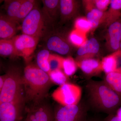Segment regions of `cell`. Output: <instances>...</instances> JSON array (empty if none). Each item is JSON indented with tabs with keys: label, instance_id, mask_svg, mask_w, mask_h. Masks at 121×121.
<instances>
[{
	"label": "cell",
	"instance_id": "obj_1",
	"mask_svg": "<svg viewBox=\"0 0 121 121\" xmlns=\"http://www.w3.org/2000/svg\"><path fill=\"white\" fill-rule=\"evenodd\" d=\"M23 84L25 105L27 107L45 100L54 83L47 73L37 66L28 65L24 69Z\"/></svg>",
	"mask_w": 121,
	"mask_h": 121
},
{
	"label": "cell",
	"instance_id": "obj_2",
	"mask_svg": "<svg viewBox=\"0 0 121 121\" xmlns=\"http://www.w3.org/2000/svg\"><path fill=\"white\" fill-rule=\"evenodd\" d=\"M86 90L89 105L96 111L108 115L114 114L121 106V96L103 80H89L86 85Z\"/></svg>",
	"mask_w": 121,
	"mask_h": 121
},
{
	"label": "cell",
	"instance_id": "obj_3",
	"mask_svg": "<svg viewBox=\"0 0 121 121\" xmlns=\"http://www.w3.org/2000/svg\"><path fill=\"white\" fill-rule=\"evenodd\" d=\"M3 76L4 80L0 93V104L25 101L23 74L17 68L12 66Z\"/></svg>",
	"mask_w": 121,
	"mask_h": 121
},
{
	"label": "cell",
	"instance_id": "obj_4",
	"mask_svg": "<svg viewBox=\"0 0 121 121\" xmlns=\"http://www.w3.org/2000/svg\"><path fill=\"white\" fill-rule=\"evenodd\" d=\"M47 26L41 9L37 5L23 21L21 29L23 34L40 39L47 31Z\"/></svg>",
	"mask_w": 121,
	"mask_h": 121
},
{
	"label": "cell",
	"instance_id": "obj_5",
	"mask_svg": "<svg viewBox=\"0 0 121 121\" xmlns=\"http://www.w3.org/2000/svg\"><path fill=\"white\" fill-rule=\"evenodd\" d=\"M88 107L83 101L70 105L58 104L54 109V121H82L87 116Z\"/></svg>",
	"mask_w": 121,
	"mask_h": 121
},
{
	"label": "cell",
	"instance_id": "obj_6",
	"mask_svg": "<svg viewBox=\"0 0 121 121\" xmlns=\"http://www.w3.org/2000/svg\"><path fill=\"white\" fill-rule=\"evenodd\" d=\"M82 93L79 86L68 82L59 86L53 91L52 96L59 104L70 105L78 104L80 101Z\"/></svg>",
	"mask_w": 121,
	"mask_h": 121
},
{
	"label": "cell",
	"instance_id": "obj_7",
	"mask_svg": "<svg viewBox=\"0 0 121 121\" xmlns=\"http://www.w3.org/2000/svg\"><path fill=\"white\" fill-rule=\"evenodd\" d=\"M23 121H54V109L46 99L26 107Z\"/></svg>",
	"mask_w": 121,
	"mask_h": 121
},
{
	"label": "cell",
	"instance_id": "obj_8",
	"mask_svg": "<svg viewBox=\"0 0 121 121\" xmlns=\"http://www.w3.org/2000/svg\"><path fill=\"white\" fill-rule=\"evenodd\" d=\"M39 38L22 34L15 36L12 39L17 56L23 57L28 61L34 53Z\"/></svg>",
	"mask_w": 121,
	"mask_h": 121
},
{
	"label": "cell",
	"instance_id": "obj_9",
	"mask_svg": "<svg viewBox=\"0 0 121 121\" xmlns=\"http://www.w3.org/2000/svg\"><path fill=\"white\" fill-rule=\"evenodd\" d=\"M25 101L0 104V121H23L25 115Z\"/></svg>",
	"mask_w": 121,
	"mask_h": 121
},
{
	"label": "cell",
	"instance_id": "obj_10",
	"mask_svg": "<svg viewBox=\"0 0 121 121\" xmlns=\"http://www.w3.org/2000/svg\"><path fill=\"white\" fill-rule=\"evenodd\" d=\"M43 37L48 50L63 55L70 52V47L69 43L61 35L46 32Z\"/></svg>",
	"mask_w": 121,
	"mask_h": 121
},
{
	"label": "cell",
	"instance_id": "obj_11",
	"mask_svg": "<svg viewBox=\"0 0 121 121\" xmlns=\"http://www.w3.org/2000/svg\"><path fill=\"white\" fill-rule=\"evenodd\" d=\"M107 39L109 49L114 52L118 51L121 41V17L109 25Z\"/></svg>",
	"mask_w": 121,
	"mask_h": 121
},
{
	"label": "cell",
	"instance_id": "obj_12",
	"mask_svg": "<svg viewBox=\"0 0 121 121\" xmlns=\"http://www.w3.org/2000/svg\"><path fill=\"white\" fill-rule=\"evenodd\" d=\"M42 13L47 26L56 19L60 11V1L58 0H42Z\"/></svg>",
	"mask_w": 121,
	"mask_h": 121
},
{
	"label": "cell",
	"instance_id": "obj_13",
	"mask_svg": "<svg viewBox=\"0 0 121 121\" xmlns=\"http://www.w3.org/2000/svg\"><path fill=\"white\" fill-rule=\"evenodd\" d=\"M77 64L83 72L88 76L95 75L102 70L101 63L95 59H83L79 60Z\"/></svg>",
	"mask_w": 121,
	"mask_h": 121
},
{
	"label": "cell",
	"instance_id": "obj_14",
	"mask_svg": "<svg viewBox=\"0 0 121 121\" xmlns=\"http://www.w3.org/2000/svg\"><path fill=\"white\" fill-rule=\"evenodd\" d=\"M17 24L9 19L4 15L0 17V39H10L15 36Z\"/></svg>",
	"mask_w": 121,
	"mask_h": 121
},
{
	"label": "cell",
	"instance_id": "obj_15",
	"mask_svg": "<svg viewBox=\"0 0 121 121\" xmlns=\"http://www.w3.org/2000/svg\"><path fill=\"white\" fill-rule=\"evenodd\" d=\"M103 80L113 91L121 96V67L106 74Z\"/></svg>",
	"mask_w": 121,
	"mask_h": 121
},
{
	"label": "cell",
	"instance_id": "obj_16",
	"mask_svg": "<svg viewBox=\"0 0 121 121\" xmlns=\"http://www.w3.org/2000/svg\"><path fill=\"white\" fill-rule=\"evenodd\" d=\"M23 1V0H4L3 8L5 11V15L9 19L15 23L17 16Z\"/></svg>",
	"mask_w": 121,
	"mask_h": 121
},
{
	"label": "cell",
	"instance_id": "obj_17",
	"mask_svg": "<svg viewBox=\"0 0 121 121\" xmlns=\"http://www.w3.org/2000/svg\"><path fill=\"white\" fill-rule=\"evenodd\" d=\"M120 55H121V51L118 50L102 60L101 63L102 70L106 74L115 71L119 68L118 67L117 59Z\"/></svg>",
	"mask_w": 121,
	"mask_h": 121
},
{
	"label": "cell",
	"instance_id": "obj_18",
	"mask_svg": "<svg viewBox=\"0 0 121 121\" xmlns=\"http://www.w3.org/2000/svg\"><path fill=\"white\" fill-rule=\"evenodd\" d=\"M99 48V44L97 40L95 38H91L80 45L77 54L79 56L83 57L88 54H97Z\"/></svg>",
	"mask_w": 121,
	"mask_h": 121
},
{
	"label": "cell",
	"instance_id": "obj_19",
	"mask_svg": "<svg viewBox=\"0 0 121 121\" xmlns=\"http://www.w3.org/2000/svg\"><path fill=\"white\" fill-rule=\"evenodd\" d=\"M110 5L109 9L107 12L106 21L109 26L121 17V0H111Z\"/></svg>",
	"mask_w": 121,
	"mask_h": 121
},
{
	"label": "cell",
	"instance_id": "obj_20",
	"mask_svg": "<svg viewBox=\"0 0 121 121\" xmlns=\"http://www.w3.org/2000/svg\"><path fill=\"white\" fill-rule=\"evenodd\" d=\"M75 9L74 1L60 0V17L63 20H66L71 17L75 11Z\"/></svg>",
	"mask_w": 121,
	"mask_h": 121
},
{
	"label": "cell",
	"instance_id": "obj_21",
	"mask_svg": "<svg viewBox=\"0 0 121 121\" xmlns=\"http://www.w3.org/2000/svg\"><path fill=\"white\" fill-rule=\"evenodd\" d=\"M37 1L35 0H23L16 18V23L22 22L30 12L37 5Z\"/></svg>",
	"mask_w": 121,
	"mask_h": 121
},
{
	"label": "cell",
	"instance_id": "obj_22",
	"mask_svg": "<svg viewBox=\"0 0 121 121\" xmlns=\"http://www.w3.org/2000/svg\"><path fill=\"white\" fill-rule=\"evenodd\" d=\"M107 12L105 13L97 8L92 9L87 13L86 20L90 24L91 28L98 27L101 22L103 18L106 19Z\"/></svg>",
	"mask_w": 121,
	"mask_h": 121
},
{
	"label": "cell",
	"instance_id": "obj_23",
	"mask_svg": "<svg viewBox=\"0 0 121 121\" xmlns=\"http://www.w3.org/2000/svg\"><path fill=\"white\" fill-rule=\"evenodd\" d=\"M50 55L48 50L43 49L38 52L36 56L37 66L48 74L50 71L48 63V58Z\"/></svg>",
	"mask_w": 121,
	"mask_h": 121
},
{
	"label": "cell",
	"instance_id": "obj_24",
	"mask_svg": "<svg viewBox=\"0 0 121 121\" xmlns=\"http://www.w3.org/2000/svg\"><path fill=\"white\" fill-rule=\"evenodd\" d=\"M0 56L4 57L16 56V52L12 39H0Z\"/></svg>",
	"mask_w": 121,
	"mask_h": 121
},
{
	"label": "cell",
	"instance_id": "obj_25",
	"mask_svg": "<svg viewBox=\"0 0 121 121\" xmlns=\"http://www.w3.org/2000/svg\"><path fill=\"white\" fill-rule=\"evenodd\" d=\"M48 74L52 82L59 86L68 82V77L61 70L50 71Z\"/></svg>",
	"mask_w": 121,
	"mask_h": 121
},
{
	"label": "cell",
	"instance_id": "obj_26",
	"mask_svg": "<svg viewBox=\"0 0 121 121\" xmlns=\"http://www.w3.org/2000/svg\"><path fill=\"white\" fill-rule=\"evenodd\" d=\"M77 64L71 57L64 59L63 68L64 72L68 77L73 75L77 70Z\"/></svg>",
	"mask_w": 121,
	"mask_h": 121
},
{
	"label": "cell",
	"instance_id": "obj_27",
	"mask_svg": "<svg viewBox=\"0 0 121 121\" xmlns=\"http://www.w3.org/2000/svg\"><path fill=\"white\" fill-rule=\"evenodd\" d=\"M64 59L58 56L50 54L48 58L50 71L62 69Z\"/></svg>",
	"mask_w": 121,
	"mask_h": 121
},
{
	"label": "cell",
	"instance_id": "obj_28",
	"mask_svg": "<svg viewBox=\"0 0 121 121\" xmlns=\"http://www.w3.org/2000/svg\"><path fill=\"white\" fill-rule=\"evenodd\" d=\"M76 25L78 28L84 31L91 28L90 24L87 20L82 18H79L76 20Z\"/></svg>",
	"mask_w": 121,
	"mask_h": 121
},
{
	"label": "cell",
	"instance_id": "obj_29",
	"mask_svg": "<svg viewBox=\"0 0 121 121\" xmlns=\"http://www.w3.org/2000/svg\"><path fill=\"white\" fill-rule=\"evenodd\" d=\"M70 41L74 44L81 45L83 43L84 39L82 36L75 32H72L69 36Z\"/></svg>",
	"mask_w": 121,
	"mask_h": 121
},
{
	"label": "cell",
	"instance_id": "obj_30",
	"mask_svg": "<svg viewBox=\"0 0 121 121\" xmlns=\"http://www.w3.org/2000/svg\"><path fill=\"white\" fill-rule=\"evenodd\" d=\"M110 0H97L94 1L97 9L103 12L110 4Z\"/></svg>",
	"mask_w": 121,
	"mask_h": 121
},
{
	"label": "cell",
	"instance_id": "obj_31",
	"mask_svg": "<svg viewBox=\"0 0 121 121\" xmlns=\"http://www.w3.org/2000/svg\"><path fill=\"white\" fill-rule=\"evenodd\" d=\"M103 121H121V118L117 116L116 114L108 115Z\"/></svg>",
	"mask_w": 121,
	"mask_h": 121
},
{
	"label": "cell",
	"instance_id": "obj_32",
	"mask_svg": "<svg viewBox=\"0 0 121 121\" xmlns=\"http://www.w3.org/2000/svg\"><path fill=\"white\" fill-rule=\"evenodd\" d=\"M82 121H103L99 118L95 117H89L87 116Z\"/></svg>",
	"mask_w": 121,
	"mask_h": 121
},
{
	"label": "cell",
	"instance_id": "obj_33",
	"mask_svg": "<svg viewBox=\"0 0 121 121\" xmlns=\"http://www.w3.org/2000/svg\"><path fill=\"white\" fill-rule=\"evenodd\" d=\"M4 78L3 76L0 75V93L2 90L4 83Z\"/></svg>",
	"mask_w": 121,
	"mask_h": 121
},
{
	"label": "cell",
	"instance_id": "obj_34",
	"mask_svg": "<svg viewBox=\"0 0 121 121\" xmlns=\"http://www.w3.org/2000/svg\"><path fill=\"white\" fill-rule=\"evenodd\" d=\"M115 114L117 116L121 118V106L118 109Z\"/></svg>",
	"mask_w": 121,
	"mask_h": 121
},
{
	"label": "cell",
	"instance_id": "obj_35",
	"mask_svg": "<svg viewBox=\"0 0 121 121\" xmlns=\"http://www.w3.org/2000/svg\"><path fill=\"white\" fill-rule=\"evenodd\" d=\"M3 0H0V4L1 3H2V1H3ZM4 15V14L3 13H2V12H1V9H0V17L1 16H2V15Z\"/></svg>",
	"mask_w": 121,
	"mask_h": 121
}]
</instances>
